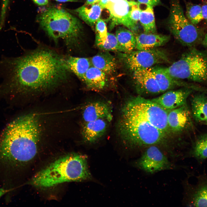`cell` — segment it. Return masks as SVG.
Returning a JSON list of instances; mask_svg holds the SVG:
<instances>
[{
  "mask_svg": "<svg viewBox=\"0 0 207 207\" xmlns=\"http://www.w3.org/2000/svg\"><path fill=\"white\" fill-rule=\"evenodd\" d=\"M64 59L49 49H40L18 57L0 58V91H42L60 85L69 71Z\"/></svg>",
  "mask_w": 207,
  "mask_h": 207,
  "instance_id": "cell-1",
  "label": "cell"
},
{
  "mask_svg": "<svg viewBox=\"0 0 207 207\" xmlns=\"http://www.w3.org/2000/svg\"><path fill=\"white\" fill-rule=\"evenodd\" d=\"M40 128L36 116L20 117L8 124L0 137V167L9 172L32 160L37 152Z\"/></svg>",
  "mask_w": 207,
  "mask_h": 207,
  "instance_id": "cell-2",
  "label": "cell"
},
{
  "mask_svg": "<svg viewBox=\"0 0 207 207\" xmlns=\"http://www.w3.org/2000/svg\"><path fill=\"white\" fill-rule=\"evenodd\" d=\"M117 124L118 135L127 147L141 150L155 145L168 155L173 153L167 135L148 122L121 110Z\"/></svg>",
  "mask_w": 207,
  "mask_h": 207,
  "instance_id": "cell-3",
  "label": "cell"
},
{
  "mask_svg": "<svg viewBox=\"0 0 207 207\" xmlns=\"http://www.w3.org/2000/svg\"><path fill=\"white\" fill-rule=\"evenodd\" d=\"M91 178L87 157L73 153L59 158L39 171L32 177L30 183L37 188L45 189Z\"/></svg>",
  "mask_w": 207,
  "mask_h": 207,
  "instance_id": "cell-4",
  "label": "cell"
},
{
  "mask_svg": "<svg viewBox=\"0 0 207 207\" xmlns=\"http://www.w3.org/2000/svg\"><path fill=\"white\" fill-rule=\"evenodd\" d=\"M37 19L41 28L55 42L62 40L70 47L78 41L82 33L81 23L65 9L48 8L40 13Z\"/></svg>",
  "mask_w": 207,
  "mask_h": 207,
  "instance_id": "cell-5",
  "label": "cell"
},
{
  "mask_svg": "<svg viewBox=\"0 0 207 207\" xmlns=\"http://www.w3.org/2000/svg\"><path fill=\"white\" fill-rule=\"evenodd\" d=\"M164 70L177 80L200 83L207 80V55L193 49Z\"/></svg>",
  "mask_w": 207,
  "mask_h": 207,
  "instance_id": "cell-6",
  "label": "cell"
},
{
  "mask_svg": "<svg viewBox=\"0 0 207 207\" xmlns=\"http://www.w3.org/2000/svg\"><path fill=\"white\" fill-rule=\"evenodd\" d=\"M121 109L148 122L167 135L170 132L168 111L151 100L140 95L132 97L126 100Z\"/></svg>",
  "mask_w": 207,
  "mask_h": 207,
  "instance_id": "cell-7",
  "label": "cell"
},
{
  "mask_svg": "<svg viewBox=\"0 0 207 207\" xmlns=\"http://www.w3.org/2000/svg\"><path fill=\"white\" fill-rule=\"evenodd\" d=\"M170 14L169 30L180 43L185 46H192L201 40L200 30L186 18L182 7L177 2L172 4Z\"/></svg>",
  "mask_w": 207,
  "mask_h": 207,
  "instance_id": "cell-8",
  "label": "cell"
},
{
  "mask_svg": "<svg viewBox=\"0 0 207 207\" xmlns=\"http://www.w3.org/2000/svg\"><path fill=\"white\" fill-rule=\"evenodd\" d=\"M165 152L158 146L153 145L143 150L140 157L133 163L137 168L149 173L175 169L177 166L171 162Z\"/></svg>",
  "mask_w": 207,
  "mask_h": 207,
  "instance_id": "cell-9",
  "label": "cell"
},
{
  "mask_svg": "<svg viewBox=\"0 0 207 207\" xmlns=\"http://www.w3.org/2000/svg\"><path fill=\"white\" fill-rule=\"evenodd\" d=\"M120 55L126 66L133 72L152 68L168 60L166 54L156 48L134 50L128 53H122Z\"/></svg>",
  "mask_w": 207,
  "mask_h": 207,
  "instance_id": "cell-10",
  "label": "cell"
},
{
  "mask_svg": "<svg viewBox=\"0 0 207 207\" xmlns=\"http://www.w3.org/2000/svg\"><path fill=\"white\" fill-rule=\"evenodd\" d=\"M196 177L195 184L190 183L188 179L183 182L185 204L190 207H207V175L204 173Z\"/></svg>",
  "mask_w": 207,
  "mask_h": 207,
  "instance_id": "cell-11",
  "label": "cell"
},
{
  "mask_svg": "<svg viewBox=\"0 0 207 207\" xmlns=\"http://www.w3.org/2000/svg\"><path fill=\"white\" fill-rule=\"evenodd\" d=\"M135 1L122 0L116 2H108L106 5L110 14L111 28L115 25H123L133 32L137 30V25L131 20L130 12Z\"/></svg>",
  "mask_w": 207,
  "mask_h": 207,
  "instance_id": "cell-12",
  "label": "cell"
},
{
  "mask_svg": "<svg viewBox=\"0 0 207 207\" xmlns=\"http://www.w3.org/2000/svg\"><path fill=\"white\" fill-rule=\"evenodd\" d=\"M193 90L185 87L177 90H169L151 100L168 111L187 104V99Z\"/></svg>",
  "mask_w": 207,
  "mask_h": 207,
  "instance_id": "cell-13",
  "label": "cell"
},
{
  "mask_svg": "<svg viewBox=\"0 0 207 207\" xmlns=\"http://www.w3.org/2000/svg\"><path fill=\"white\" fill-rule=\"evenodd\" d=\"M133 77L136 89L140 95L162 93L151 68L133 72Z\"/></svg>",
  "mask_w": 207,
  "mask_h": 207,
  "instance_id": "cell-14",
  "label": "cell"
},
{
  "mask_svg": "<svg viewBox=\"0 0 207 207\" xmlns=\"http://www.w3.org/2000/svg\"><path fill=\"white\" fill-rule=\"evenodd\" d=\"M82 115L84 122L100 119H105L110 122L113 118L112 106L108 101H93L84 107Z\"/></svg>",
  "mask_w": 207,
  "mask_h": 207,
  "instance_id": "cell-15",
  "label": "cell"
},
{
  "mask_svg": "<svg viewBox=\"0 0 207 207\" xmlns=\"http://www.w3.org/2000/svg\"><path fill=\"white\" fill-rule=\"evenodd\" d=\"M187 104L168 111L167 122L170 132L183 131L191 122V113Z\"/></svg>",
  "mask_w": 207,
  "mask_h": 207,
  "instance_id": "cell-16",
  "label": "cell"
},
{
  "mask_svg": "<svg viewBox=\"0 0 207 207\" xmlns=\"http://www.w3.org/2000/svg\"><path fill=\"white\" fill-rule=\"evenodd\" d=\"M110 122L100 119L84 122L82 130V135L86 143H93L97 142L105 133Z\"/></svg>",
  "mask_w": 207,
  "mask_h": 207,
  "instance_id": "cell-17",
  "label": "cell"
},
{
  "mask_svg": "<svg viewBox=\"0 0 207 207\" xmlns=\"http://www.w3.org/2000/svg\"><path fill=\"white\" fill-rule=\"evenodd\" d=\"M151 68L161 93L178 86L189 88L195 91L199 89L198 86L177 80L165 72L163 68Z\"/></svg>",
  "mask_w": 207,
  "mask_h": 207,
  "instance_id": "cell-18",
  "label": "cell"
},
{
  "mask_svg": "<svg viewBox=\"0 0 207 207\" xmlns=\"http://www.w3.org/2000/svg\"><path fill=\"white\" fill-rule=\"evenodd\" d=\"M137 50H147L156 48L166 43L169 40L168 35L143 33L135 36Z\"/></svg>",
  "mask_w": 207,
  "mask_h": 207,
  "instance_id": "cell-19",
  "label": "cell"
},
{
  "mask_svg": "<svg viewBox=\"0 0 207 207\" xmlns=\"http://www.w3.org/2000/svg\"><path fill=\"white\" fill-rule=\"evenodd\" d=\"M106 74L100 70L91 66L86 72L83 79L87 87L96 91L103 90L106 83Z\"/></svg>",
  "mask_w": 207,
  "mask_h": 207,
  "instance_id": "cell-20",
  "label": "cell"
},
{
  "mask_svg": "<svg viewBox=\"0 0 207 207\" xmlns=\"http://www.w3.org/2000/svg\"><path fill=\"white\" fill-rule=\"evenodd\" d=\"M191 115L198 122L207 121V94L199 93L192 97L191 103Z\"/></svg>",
  "mask_w": 207,
  "mask_h": 207,
  "instance_id": "cell-21",
  "label": "cell"
},
{
  "mask_svg": "<svg viewBox=\"0 0 207 207\" xmlns=\"http://www.w3.org/2000/svg\"><path fill=\"white\" fill-rule=\"evenodd\" d=\"M90 60L92 66L100 70L106 74H112L116 69L117 64L115 58L108 51L97 54Z\"/></svg>",
  "mask_w": 207,
  "mask_h": 207,
  "instance_id": "cell-22",
  "label": "cell"
},
{
  "mask_svg": "<svg viewBox=\"0 0 207 207\" xmlns=\"http://www.w3.org/2000/svg\"><path fill=\"white\" fill-rule=\"evenodd\" d=\"M103 9L99 3L85 4L73 11L85 22L93 26L99 19Z\"/></svg>",
  "mask_w": 207,
  "mask_h": 207,
  "instance_id": "cell-23",
  "label": "cell"
},
{
  "mask_svg": "<svg viewBox=\"0 0 207 207\" xmlns=\"http://www.w3.org/2000/svg\"><path fill=\"white\" fill-rule=\"evenodd\" d=\"M183 158H193L202 164L207 159V134L200 136L193 143L190 150Z\"/></svg>",
  "mask_w": 207,
  "mask_h": 207,
  "instance_id": "cell-24",
  "label": "cell"
},
{
  "mask_svg": "<svg viewBox=\"0 0 207 207\" xmlns=\"http://www.w3.org/2000/svg\"><path fill=\"white\" fill-rule=\"evenodd\" d=\"M64 60L69 70L83 80L86 72L91 67L90 60L87 58L72 56L64 58Z\"/></svg>",
  "mask_w": 207,
  "mask_h": 207,
  "instance_id": "cell-25",
  "label": "cell"
},
{
  "mask_svg": "<svg viewBox=\"0 0 207 207\" xmlns=\"http://www.w3.org/2000/svg\"><path fill=\"white\" fill-rule=\"evenodd\" d=\"M115 35L119 43L126 53L130 52L135 49V36L131 30L120 28L116 30Z\"/></svg>",
  "mask_w": 207,
  "mask_h": 207,
  "instance_id": "cell-26",
  "label": "cell"
},
{
  "mask_svg": "<svg viewBox=\"0 0 207 207\" xmlns=\"http://www.w3.org/2000/svg\"><path fill=\"white\" fill-rule=\"evenodd\" d=\"M139 21L144 33H156V28L153 7L147 5L145 9L141 10Z\"/></svg>",
  "mask_w": 207,
  "mask_h": 207,
  "instance_id": "cell-27",
  "label": "cell"
},
{
  "mask_svg": "<svg viewBox=\"0 0 207 207\" xmlns=\"http://www.w3.org/2000/svg\"><path fill=\"white\" fill-rule=\"evenodd\" d=\"M98 47L106 51H117L126 53L125 50L119 43L116 35L108 33L107 38L104 43Z\"/></svg>",
  "mask_w": 207,
  "mask_h": 207,
  "instance_id": "cell-28",
  "label": "cell"
},
{
  "mask_svg": "<svg viewBox=\"0 0 207 207\" xmlns=\"http://www.w3.org/2000/svg\"><path fill=\"white\" fill-rule=\"evenodd\" d=\"M187 16L190 22L195 25L203 19L202 7L198 5L188 3L186 6Z\"/></svg>",
  "mask_w": 207,
  "mask_h": 207,
  "instance_id": "cell-29",
  "label": "cell"
},
{
  "mask_svg": "<svg viewBox=\"0 0 207 207\" xmlns=\"http://www.w3.org/2000/svg\"><path fill=\"white\" fill-rule=\"evenodd\" d=\"M95 24V43L98 47L105 42L108 32L106 24L103 20L99 19Z\"/></svg>",
  "mask_w": 207,
  "mask_h": 207,
  "instance_id": "cell-30",
  "label": "cell"
},
{
  "mask_svg": "<svg viewBox=\"0 0 207 207\" xmlns=\"http://www.w3.org/2000/svg\"><path fill=\"white\" fill-rule=\"evenodd\" d=\"M11 1V0H1V6L0 13V32L4 25L7 12Z\"/></svg>",
  "mask_w": 207,
  "mask_h": 207,
  "instance_id": "cell-31",
  "label": "cell"
},
{
  "mask_svg": "<svg viewBox=\"0 0 207 207\" xmlns=\"http://www.w3.org/2000/svg\"><path fill=\"white\" fill-rule=\"evenodd\" d=\"M138 2H135L132 5L130 12V16L132 21L137 25L139 20L141 10L140 9Z\"/></svg>",
  "mask_w": 207,
  "mask_h": 207,
  "instance_id": "cell-32",
  "label": "cell"
},
{
  "mask_svg": "<svg viewBox=\"0 0 207 207\" xmlns=\"http://www.w3.org/2000/svg\"><path fill=\"white\" fill-rule=\"evenodd\" d=\"M140 4L149 5L153 7L158 5L160 0H137Z\"/></svg>",
  "mask_w": 207,
  "mask_h": 207,
  "instance_id": "cell-33",
  "label": "cell"
},
{
  "mask_svg": "<svg viewBox=\"0 0 207 207\" xmlns=\"http://www.w3.org/2000/svg\"><path fill=\"white\" fill-rule=\"evenodd\" d=\"M34 2L39 6H43L47 5L49 0H32Z\"/></svg>",
  "mask_w": 207,
  "mask_h": 207,
  "instance_id": "cell-34",
  "label": "cell"
},
{
  "mask_svg": "<svg viewBox=\"0 0 207 207\" xmlns=\"http://www.w3.org/2000/svg\"><path fill=\"white\" fill-rule=\"evenodd\" d=\"M202 7L203 18L207 22V4H205Z\"/></svg>",
  "mask_w": 207,
  "mask_h": 207,
  "instance_id": "cell-35",
  "label": "cell"
},
{
  "mask_svg": "<svg viewBox=\"0 0 207 207\" xmlns=\"http://www.w3.org/2000/svg\"><path fill=\"white\" fill-rule=\"evenodd\" d=\"M201 43L204 47L207 48V33L203 38Z\"/></svg>",
  "mask_w": 207,
  "mask_h": 207,
  "instance_id": "cell-36",
  "label": "cell"
},
{
  "mask_svg": "<svg viewBox=\"0 0 207 207\" xmlns=\"http://www.w3.org/2000/svg\"><path fill=\"white\" fill-rule=\"evenodd\" d=\"M100 0H87L85 4L91 5L99 3Z\"/></svg>",
  "mask_w": 207,
  "mask_h": 207,
  "instance_id": "cell-37",
  "label": "cell"
},
{
  "mask_svg": "<svg viewBox=\"0 0 207 207\" xmlns=\"http://www.w3.org/2000/svg\"><path fill=\"white\" fill-rule=\"evenodd\" d=\"M108 2V0H100L99 3L103 9L105 8L106 5Z\"/></svg>",
  "mask_w": 207,
  "mask_h": 207,
  "instance_id": "cell-38",
  "label": "cell"
},
{
  "mask_svg": "<svg viewBox=\"0 0 207 207\" xmlns=\"http://www.w3.org/2000/svg\"><path fill=\"white\" fill-rule=\"evenodd\" d=\"M9 190L8 189L3 188H0V198L5 193L9 191Z\"/></svg>",
  "mask_w": 207,
  "mask_h": 207,
  "instance_id": "cell-39",
  "label": "cell"
},
{
  "mask_svg": "<svg viewBox=\"0 0 207 207\" xmlns=\"http://www.w3.org/2000/svg\"><path fill=\"white\" fill-rule=\"evenodd\" d=\"M55 1H56L62 2H76L77 1V0H53Z\"/></svg>",
  "mask_w": 207,
  "mask_h": 207,
  "instance_id": "cell-40",
  "label": "cell"
},
{
  "mask_svg": "<svg viewBox=\"0 0 207 207\" xmlns=\"http://www.w3.org/2000/svg\"><path fill=\"white\" fill-rule=\"evenodd\" d=\"M121 0H108V2H116Z\"/></svg>",
  "mask_w": 207,
  "mask_h": 207,
  "instance_id": "cell-41",
  "label": "cell"
},
{
  "mask_svg": "<svg viewBox=\"0 0 207 207\" xmlns=\"http://www.w3.org/2000/svg\"><path fill=\"white\" fill-rule=\"evenodd\" d=\"M206 123V124H207V121Z\"/></svg>",
  "mask_w": 207,
  "mask_h": 207,
  "instance_id": "cell-42",
  "label": "cell"
}]
</instances>
